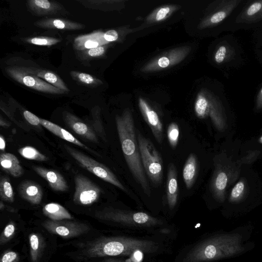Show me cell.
Segmentation results:
<instances>
[{
	"mask_svg": "<svg viewBox=\"0 0 262 262\" xmlns=\"http://www.w3.org/2000/svg\"><path fill=\"white\" fill-rule=\"evenodd\" d=\"M96 219L128 232L170 236V227L166 221L146 212L105 207L95 213Z\"/></svg>",
	"mask_w": 262,
	"mask_h": 262,
	"instance_id": "cell-3",
	"label": "cell"
},
{
	"mask_svg": "<svg viewBox=\"0 0 262 262\" xmlns=\"http://www.w3.org/2000/svg\"><path fill=\"white\" fill-rule=\"evenodd\" d=\"M0 125L5 127H7L10 126V124L6 121L4 120L2 117L0 119Z\"/></svg>",
	"mask_w": 262,
	"mask_h": 262,
	"instance_id": "cell-46",
	"label": "cell"
},
{
	"mask_svg": "<svg viewBox=\"0 0 262 262\" xmlns=\"http://www.w3.org/2000/svg\"><path fill=\"white\" fill-rule=\"evenodd\" d=\"M24 116L26 120L31 124L38 126L40 123V118L28 111L24 112Z\"/></svg>",
	"mask_w": 262,
	"mask_h": 262,
	"instance_id": "cell-39",
	"label": "cell"
},
{
	"mask_svg": "<svg viewBox=\"0 0 262 262\" xmlns=\"http://www.w3.org/2000/svg\"><path fill=\"white\" fill-rule=\"evenodd\" d=\"M71 75L73 79L88 86L95 87L102 84L101 80L87 73L72 71Z\"/></svg>",
	"mask_w": 262,
	"mask_h": 262,
	"instance_id": "cell-29",
	"label": "cell"
},
{
	"mask_svg": "<svg viewBox=\"0 0 262 262\" xmlns=\"http://www.w3.org/2000/svg\"><path fill=\"white\" fill-rule=\"evenodd\" d=\"M209 104V98L203 94H199L198 95L194 105V111L198 118L203 119L208 116Z\"/></svg>",
	"mask_w": 262,
	"mask_h": 262,
	"instance_id": "cell-30",
	"label": "cell"
},
{
	"mask_svg": "<svg viewBox=\"0 0 262 262\" xmlns=\"http://www.w3.org/2000/svg\"><path fill=\"white\" fill-rule=\"evenodd\" d=\"M18 254L13 250H7L1 256L0 262H18Z\"/></svg>",
	"mask_w": 262,
	"mask_h": 262,
	"instance_id": "cell-37",
	"label": "cell"
},
{
	"mask_svg": "<svg viewBox=\"0 0 262 262\" xmlns=\"http://www.w3.org/2000/svg\"><path fill=\"white\" fill-rule=\"evenodd\" d=\"M239 2L238 0L223 1L217 10L208 16L201 26L207 27L219 24L232 12Z\"/></svg>",
	"mask_w": 262,
	"mask_h": 262,
	"instance_id": "cell-16",
	"label": "cell"
},
{
	"mask_svg": "<svg viewBox=\"0 0 262 262\" xmlns=\"http://www.w3.org/2000/svg\"><path fill=\"white\" fill-rule=\"evenodd\" d=\"M27 3L30 11L37 15L55 14L64 9L59 3L48 0H29Z\"/></svg>",
	"mask_w": 262,
	"mask_h": 262,
	"instance_id": "cell-17",
	"label": "cell"
},
{
	"mask_svg": "<svg viewBox=\"0 0 262 262\" xmlns=\"http://www.w3.org/2000/svg\"><path fill=\"white\" fill-rule=\"evenodd\" d=\"M178 9V6L172 5L163 6L154 10L146 18L149 23L159 22L165 20Z\"/></svg>",
	"mask_w": 262,
	"mask_h": 262,
	"instance_id": "cell-27",
	"label": "cell"
},
{
	"mask_svg": "<svg viewBox=\"0 0 262 262\" xmlns=\"http://www.w3.org/2000/svg\"><path fill=\"white\" fill-rule=\"evenodd\" d=\"M105 51L104 46H101L96 48L88 50L84 52V55L89 57H98L102 56Z\"/></svg>",
	"mask_w": 262,
	"mask_h": 262,
	"instance_id": "cell-38",
	"label": "cell"
},
{
	"mask_svg": "<svg viewBox=\"0 0 262 262\" xmlns=\"http://www.w3.org/2000/svg\"><path fill=\"white\" fill-rule=\"evenodd\" d=\"M257 107L258 108L262 107V88L257 95Z\"/></svg>",
	"mask_w": 262,
	"mask_h": 262,
	"instance_id": "cell-44",
	"label": "cell"
},
{
	"mask_svg": "<svg viewBox=\"0 0 262 262\" xmlns=\"http://www.w3.org/2000/svg\"><path fill=\"white\" fill-rule=\"evenodd\" d=\"M42 226L49 233L65 238L79 237L86 234L90 230L87 224L70 220H48L44 221Z\"/></svg>",
	"mask_w": 262,
	"mask_h": 262,
	"instance_id": "cell-9",
	"label": "cell"
},
{
	"mask_svg": "<svg viewBox=\"0 0 262 262\" xmlns=\"http://www.w3.org/2000/svg\"><path fill=\"white\" fill-rule=\"evenodd\" d=\"M227 177L224 172L218 173L215 179L214 187L215 192H221L223 190L227 185Z\"/></svg>",
	"mask_w": 262,
	"mask_h": 262,
	"instance_id": "cell-36",
	"label": "cell"
},
{
	"mask_svg": "<svg viewBox=\"0 0 262 262\" xmlns=\"http://www.w3.org/2000/svg\"><path fill=\"white\" fill-rule=\"evenodd\" d=\"M63 118L67 124L77 134L90 142L98 143L97 136L90 125L67 112L63 113Z\"/></svg>",
	"mask_w": 262,
	"mask_h": 262,
	"instance_id": "cell-12",
	"label": "cell"
},
{
	"mask_svg": "<svg viewBox=\"0 0 262 262\" xmlns=\"http://www.w3.org/2000/svg\"><path fill=\"white\" fill-rule=\"evenodd\" d=\"M26 41L38 46H51L60 42V40L54 37L39 36L28 39Z\"/></svg>",
	"mask_w": 262,
	"mask_h": 262,
	"instance_id": "cell-35",
	"label": "cell"
},
{
	"mask_svg": "<svg viewBox=\"0 0 262 262\" xmlns=\"http://www.w3.org/2000/svg\"><path fill=\"white\" fill-rule=\"evenodd\" d=\"M137 138L144 171L152 183L159 186L163 179L162 157L152 142L139 131Z\"/></svg>",
	"mask_w": 262,
	"mask_h": 262,
	"instance_id": "cell-5",
	"label": "cell"
},
{
	"mask_svg": "<svg viewBox=\"0 0 262 262\" xmlns=\"http://www.w3.org/2000/svg\"><path fill=\"white\" fill-rule=\"evenodd\" d=\"M34 25L43 29L64 30H78L84 28V26L81 24L64 19L53 18L39 20L35 22Z\"/></svg>",
	"mask_w": 262,
	"mask_h": 262,
	"instance_id": "cell-18",
	"label": "cell"
},
{
	"mask_svg": "<svg viewBox=\"0 0 262 262\" xmlns=\"http://www.w3.org/2000/svg\"><path fill=\"white\" fill-rule=\"evenodd\" d=\"M198 163L196 156L190 154L183 170V178L187 189H190L193 185L198 174Z\"/></svg>",
	"mask_w": 262,
	"mask_h": 262,
	"instance_id": "cell-23",
	"label": "cell"
},
{
	"mask_svg": "<svg viewBox=\"0 0 262 262\" xmlns=\"http://www.w3.org/2000/svg\"><path fill=\"white\" fill-rule=\"evenodd\" d=\"M2 168L14 177H19L24 172L23 168L17 158L11 153L4 152L0 156Z\"/></svg>",
	"mask_w": 262,
	"mask_h": 262,
	"instance_id": "cell-22",
	"label": "cell"
},
{
	"mask_svg": "<svg viewBox=\"0 0 262 262\" xmlns=\"http://www.w3.org/2000/svg\"><path fill=\"white\" fill-rule=\"evenodd\" d=\"M6 71L16 81L36 91L55 95L66 93L30 73L26 68H8Z\"/></svg>",
	"mask_w": 262,
	"mask_h": 262,
	"instance_id": "cell-7",
	"label": "cell"
},
{
	"mask_svg": "<svg viewBox=\"0 0 262 262\" xmlns=\"http://www.w3.org/2000/svg\"><path fill=\"white\" fill-rule=\"evenodd\" d=\"M115 120L127 165L136 181L141 186L144 193L149 196L150 190L142 163L132 113L130 110L127 109L121 115H116Z\"/></svg>",
	"mask_w": 262,
	"mask_h": 262,
	"instance_id": "cell-4",
	"label": "cell"
},
{
	"mask_svg": "<svg viewBox=\"0 0 262 262\" xmlns=\"http://www.w3.org/2000/svg\"><path fill=\"white\" fill-rule=\"evenodd\" d=\"M16 232L15 224L10 222L4 228L0 236V245L3 246L7 243L14 236Z\"/></svg>",
	"mask_w": 262,
	"mask_h": 262,
	"instance_id": "cell-34",
	"label": "cell"
},
{
	"mask_svg": "<svg viewBox=\"0 0 262 262\" xmlns=\"http://www.w3.org/2000/svg\"><path fill=\"white\" fill-rule=\"evenodd\" d=\"M6 147V142L4 138L2 135L0 136V149L2 151H4Z\"/></svg>",
	"mask_w": 262,
	"mask_h": 262,
	"instance_id": "cell-45",
	"label": "cell"
},
{
	"mask_svg": "<svg viewBox=\"0 0 262 262\" xmlns=\"http://www.w3.org/2000/svg\"><path fill=\"white\" fill-rule=\"evenodd\" d=\"M244 250L240 234H214L185 246L178 253L174 262H213L234 256Z\"/></svg>",
	"mask_w": 262,
	"mask_h": 262,
	"instance_id": "cell-2",
	"label": "cell"
},
{
	"mask_svg": "<svg viewBox=\"0 0 262 262\" xmlns=\"http://www.w3.org/2000/svg\"><path fill=\"white\" fill-rule=\"evenodd\" d=\"M40 123L41 125L57 137L99 156V154H97L96 152L92 150L91 148L77 139L70 132L58 125L41 118H40Z\"/></svg>",
	"mask_w": 262,
	"mask_h": 262,
	"instance_id": "cell-19",
	"label": "cell"
},
{
	"mask_svg": "<svg viewBox=\"0 0 262 262\" xmlns=\"http://www.w3.org/2000/svg\"><path fill=\"white\" fill-rule=\"evenodd\" d=\"M27 69L30 73L34 74L41 79H44L46 82L58 88L65 92H69V89L68 88L61 78L53 72L49 70L35 68Z\"/></svg>",
	"mask_w": 262,
	"mask_h": 262,
	"instance_id": "cell-24",
	"label": "cell"
},
{
	"mask_svg": "<svg viewBox=\"0 0 262 262\" xmlns=\"http://www.w3.org/2000/svg\"><path fill=\"white\" fill-rule=\"evenodd\" d=\"M139 106L143 117L155 138L161 144L163 139V127L158 115L142 98L139 99Z\"/></svg>",
	"mask_w": 262,
	"mask_h": 262,
	"instance_id": "cell-11",
	"label": "cell"
},
{
	"mask_svg": "<svg viewBox=\"0 0 262 262\" xmlns=\"http://www.w3.org/2000/svg\"><path fill=\"white\" fill-rule=\"evenodd\" d=\"M262 20V0L248 5L236 18V22L251 24Z\"/></svg>",
	"mask_w": 262,
	"mask_h": 262,
	"instance_id": "cell-20",
	"label": "cell"
},
{
	"mask_svg": "<svg viewBox=\"0 0 262 262\" xmlns=\"http://www.w3.org/2000/svg\"><path fill=\"white\" fill-rule=\"evenodd\" d=\"M67 152L82 167L102 180L116 186L123 191L127 192L125 187L118 180L115 174L106 166L96 161L84 153L65 145Z\"/></svg>",
	"mask_w": 262,
	"mask_h": 262,
	"instance_id": "cell-6",
	"label": "cell"
},
{
	"mask_svg": "<svg viewBox=\"0 0 262 262\" xmlns=\"http://www.w3.org/2000/svg\"><path fill=\"white\" fill-rule=\"evenodd\" d=\"M20 196L31 204H39L42 198V190L36 182L26 180L23 181L18 187Z\"/></svg>",
	"mask_w": 262,
	"mask_h": 262,
	"instance_id": "cell-15",
	"label": "cell"
},
{
	"mask_svg": "<svg viewBox=\"0 0 262 262\" xmlns=\"http://www.w3.org/2000/svg\"><path fill=\"white\" fill-rule=\"evenodd\" d=\"M226 52V48L224 46H220L214 55V59L216 62L218 63H222L225 58Z\"/></svg>",
	"mask_w": 262,
	"mask_h": 262,
	"instance_id": "cell-40",
	"label": "cell"
},
{
	"mask_svg": "<svg viewBox=\"0 0 262 262\" xmlns=\"http://www.w3.org/2000/svg\"><path fill=\"white\" fill-rule=\"evenodd\" d=\"M45 215L50 220L61 221L73 219L69 212L62 205L56 203H50L45 205L42 208Z\"/></svg>",
	"mask_w": 262,
	"mask_h": 262,
	"instance_id": "cell-25",
	"label": "cell"
},
{
	"mask_svg": "<svg viewBox=\"0 0 262 262\" xmlns=\"http://www.w3.org/2000/svg\"><path fill=\"white\" fill-rule=\"evenodd\" d=\"M93 120L91 122V126L97 135L104 141H106V136L102 121L98 112L93 113Z\"/></svg>",
	"mask_w": 262,
	"mask_h": 262,
	"instance_id": "cell-32",
	"label": "cell"
},
{
	"mask_svg": "<svg viewBox=\"0 0 262 262\" xmlns=\"http://www.w3.org/2000/svg\"><path fill=\"white\" fill-rule=\"evenodd\" d=\"M30 255L32 262H39L45 248V242L40 234L32 233L29 235Z\"/></svg>",
	"mask_w": 262,
	"mask_h": 262,
	"instance_id": "cell-26",
	"label": "cell"
},
{
	"mask_svg": "<svg viewBox=\"0 0 262 262\" xmlns=\"http://www.w3.org/2000/svg\"><path fill=\"white\" fill-rule=\"evenodd\" d=\"M170 237L162 234L102 236L81 245L78 258L130 257L136 253L154 256L169 250Z\"/></svg>",
	"mask_w": 262,
	"mask_h": 262,
	"instance_id": "cell-1",
	"label": "cell"
},
{
	"mask_svg": "<svg viewBox=\"0 0 262 262\" xmlns=\"http://www.w3.org/2000/svg\"><path fill=\"white\" fill-rule=\"evenodd\" d=\"M103 37L106 41L113 42L117 40L118 34L115 30H110L104 33Z\"/></svg>",
	"mask_w": 262,
	"mask_h": 262,
	"instance_id": "cell-41",
	"label": "cell"
},
{
	"mask_svg": "<svg viewBox=\"0 0 262 262\" xmlns=\"http://www.w3.org/2000/svg\"><path fill=\"white\" fill-rule=\"evenodd\" d=\"M75 191L74 202L81 205H89L97 202L100 196V187L87 177L78 174L75 177Z\"/></svg>",
	"mask_w": 262,
	"mask_h": 262,
	"instance_id": "cell-10",
	"label": "cell"
},
{
	"mask_svg": "<svg viewBox=\"0 0 262 262\" xmlns=\"http://www.w3.org/2000/svg\"><path fill=\"white\" fill-rule=\"evenodd\" d=\"M33 168L39 176L47 181L53 190L62 192L68 190V185L66 180L57 171L38 166H33Z\"/></svg>",
	"mask_w": 262,
	"mask_h": 262,
	"instance_id": "cell-14",
	"label": "cell"
},
{
	"mask_svg": "<svg viewBox=\"0 0 262 262\" xmlns=\"http://www.w3.org/2000/svg\"><path fill=\"white\" fill-rule=\"evenodd\" d=\"M19 154L27 159L38 161H45L47 157L40 152L37 149L30 146H26L18 150Z\"/></svg>",
	"mask_w": 262,
	"mask_h": 262,
	"instance_id": "cell-31",
	"label": "cell"
},
{
	"mask_svg": "<svg viewBox=\"0 0 262 262\" xmlns=\"http://www.w3.org/2000/svg\"><path fill=\"white\" fill-rule=\"evenodd\" d=\"M0 195L4 201L12 203L14 200V193L9 179L5 176L0 181Z\"/></svg>",
	"mask_w": 262,
	"mask_h": 262,
	"instance_id": "cell-28",
	"label": "cell"
},
{
	"mask_svg": "<svg viewBox=\"0 0 262 262\" xmlns=\"http://www.w3.org/2000/svg\"><path fill=\"white\" fill-rule=\"evenodd\" d=\"M189 46H181L168 50L145 64L141 71L151 72L167 69L182 61L191 51Z\"/></svg>",
	"mask_w": 262,
	"mask_h": 262,
	"instance_id": "cell-8",
	"label": "cell"
},
{
	"mask_svg": "<svg viewBox=\"0 0 262 262\" xmlns=\"http://www.w3.org/2000/svg\"><path fill=\"white\" fill-rule=\"evenodd\" d=\"M103 34L95 32L78 36L74 40V47L77 50H85L101 46L104 43Z\"/></svg>",
	"mask_w": 262,
	"mask_h": 262,
	"instance_id": "cell-21",
	"label": "cell"
},
{
	"mask_svg": "<svg viewBox=\"0 0 262 262\" xmlns=\"http://www.w3.org/2000/svg\"><path fill=\"white\" fill-rule=\"evenodd\" d=\"M166 194L168 208L172 210L177 205L179 198L177 172L172 163H169L168 166Z\"/></svg>",
	"mask_w": 262,
	"mask_h": 262,
	"instance_id": "cell-13",
	"label": "cell"
},
{
	"mask_svg": "<svg viewBox=\"0 0 262 262\" xmlns=\"http://www.w3.org/2000/svg\"><path fill=\"white\" fill-rule=\"evenodd\" d=\"M179 127L176 122H171L167 127V135L169 143L172 148L177 146L179 139Z\"/></svg>",
	"mask_w": 262,
	"mask_h": 262,
	"instance_id": "cell-33",
	"label": "cell"
},
{
	"mask_svg": "<svg viewBox=\"0 0 262 262\" xmlns=\"http://www.w3.org/2000/svg\"><path fill=\"white\" fill-rule=\"evenodd\" d=\"M102 262H130L128 261L127 259L124 258H115V257H109Z\"/></svg>",
	"mask_w": 262,
	"mask_h": 262,
	"instance_id": "cell-43",
	"label": "cell"
},
{
	"mask_svg": "<svg viewBox=\"0 0 262 262\" xmlns=\"http://www.w3.org/2000/svg\"><path fill=\"white\" fill-rule=\"evenodd\" d=\"M244 189V184L242 182L237 183L232 189L231 196L233 199L237 198L243 192Z\"/></svg>",
	"mask_w": 262,
	"mask_h": 262,
	"instance_id": "cell-42",
	"label": "cell"
}]
</instances>
